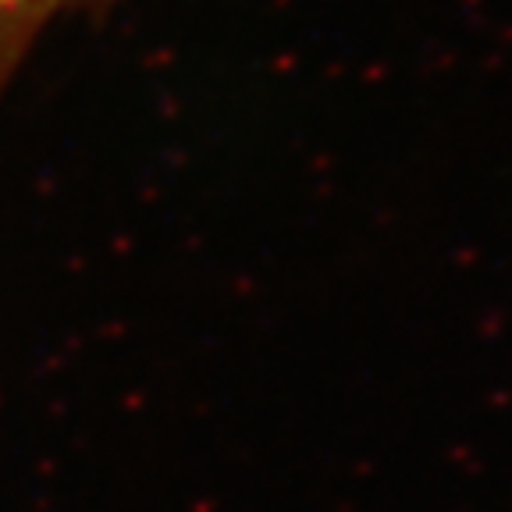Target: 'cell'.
Masks as SVG:
<instances>
[{"label": "cell", "instance_id": "6da1fadb", "mask_svg": "<svg viewBox=\"0 0 512 512\" xmlns=\"http://www.w3.org/2000/svg\"><path fill=\"white\" fill-rule=\"evenodd\" d=\"M104 4L111 0H0V100L50 25Z\"/></svg>", "mask_w": 512, "mask_h": 512}]
</instances>
